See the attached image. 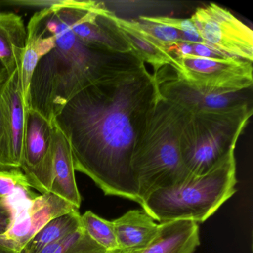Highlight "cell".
Here are the masks:
<instances>
[{
  "label": "cell",
  "mask_w": 253,
  "mask_h": 253,
  "mask_svg": "<svg viewBox=\"0 0 253 253\" xmlns=\"http://www.w3.org/2000/svg\"><path fill=\"white\" fill-rule=\"evenodd\" d=\"M159 97L146 64L132 52L120 54L54 119L70 143L75 171L89 177L105 195L140 204L131 158Z\"/></svg>",
  "instance_id": "cell-1"
},
{
  "label": "cell",
  "mask_w": 253,
  "mask_h": 253,
  "mask_svg": "<svg viewBox=\"0 0 253 253\" xmlns=\"http://www.w3.org/2000/svg\"><path fill=\"white\" fill-rule=\"evenodd\" d=\"M41 10L45 28L55 38L54 48L41 59L29 88V106L53 122L81 91L102 76L120 54L87 46L72 32L62 5Z\"/></svg>",
  "instance_id": "cell-2"
},
{
  "label": "cell",
  "mask_w": 253,
  "mask_h": 253,
  "mask_svg": "<svg viewBox=\"0 0 253 253\" xmlns=\"http://www.w3.org/2000/svg\"><path fill=\"white\" fill-rule=\"evenodd\" d=\"M190 113L160 96L137 138L131 171L140 205L152 192L191 176L182 158L181 137Z\"/></svg>",
  "instance_id": "cell-3"
},
{
  "label": "cell",
  "mask_w": 253,
  "mask_h": 253,
  "mask_svg": "<svg viewBox=\"0 0 253 253\" xmlns=\"http://www.w3.org/2000/svg\"><path fill=\"white\" fill-rule=\"evenodd\" d=\"M235 152L206 174L151 193L143 210L160 223L188 220L203 223L236 192Z\"/></svg>",
  "instance_id": "cell-4"
},
{
  "label": "cell",
  "mask_w": 253,
  "mask_h": 253,
  "mask_svg": "<svg viewBox=\"0 0 253 253\" xmlns=\"http://www.w3.org/2000/svg\"><path fill=\"white\" fill-rule=\"evenodd\" d=\"M253 112V106H246L190 114L181 137L182 158L189 174H206L235 152Z\"/></svg>",
  "instance_id": "cell-5"
},
{
  "label": "cell",
  "mask_w": 253,
  "mask_h": 253,
  "mask_svg": "<svg viewBox=\"0 0 253 253\" xmlns=\"http://www.w3.org/2000/svg\"><path fill=\"white\" fill-rule=\"evenodd\" d=\"M9 201L14 208L12 222L8 230L0 236V244L18 253L48 222L78 210L51 192L38 195L31 189L17 192Z\"/></svg>",
  "instance_id": "cell-6"
},
{
  "label": "cell",
  "mask_w": 253,
  "mask_h": 253,
  "mask_svg": "<svg viewBox=\"0 0 253 253\" xmlns=\"http://www.w3.org/2000/svg\"><path fill=\"white\" fill-rule=\"evenodd\" d=\"M153 75L160 96L190 114L253 106V88L224 91L201 88L182 79L171 66H165Z\"/></svg>",
  "instance_id": "cell-7"
},
{
  "label": "cell",
  "mask_w": 253,
  "mask_h": 253,
  "mask_svg": "<svg viewBox=\"0 0 253 253\" xmlns=\"http://www.w3.org/2000/svg\"><path fill=\"white\" fill-rule=\"evenodd\" d=\"M190 20L204 44L229 57L253 63V30L230 11L210 3L197 8Z\"/></svg>",
  "instance_id": "cell-8"
},
{
  "label": "cell",
  "mask_w": 253,
  "mask_h": 253,
  "mask_svg": "<svg viewBox=\"0 0 253 253\" xmlns=\"http://www.w3.org/2000/svg\"><path fill=\"white\" fill-rule=\"evenodd\" d=\"M171 67L182 79L201 88L224 91L253 88V63L246 60L188 55L174 58Z\"/></svg>",
  "instance_id": "cell-9"
},
{
  "label": "cell",
  "mask_w": 253,
  "mask_h": 253,
  "mask_svg": "<svg viewBox=\"0 0 253 253\" xmlns=\"http://www.w3.org/2000/svg\"><path fill=\"white\" fill-rule=\"evenodd\" d=\"M27 110L19 67L0 85V171L21 169Z\"/></svg>",
  "instance_id": "cell-10"
},
{
  "label": "cell",
  "mask_w": 253,
  "mask_h": 253,
  "mask_svg": "<svg viewBox=\"0 0 253 253\" xmlns=\"http://www.w3.org/2000/svg\"><path fill=\"white\" fill-rule=\"evenodd\" d=\"M54 124L29 106L26 112L23 170L31 187L51 192L54 181Z\"/></svg>",
  "instance_id": "cell-11"
},
{
  "label": "cell",
  "mask_w": 253,
  "mask_h": 253,
  "mask_svg": "<svg viewBox=\"0 0 253 253\" xmlns=\"http://www.w3.org/2000/svg\"><path fill=\"white\" fill-rule=\"evenodd\" d=\"M26 31L27 37L20 67V75L23 102L29 109V88L34 72L41 59L54 48L55 38L45 28L41 11L32 16Z\"/></svg>",
  "instance_id": "cell-12"
},
{
  "label": "cell",
  "mask_w": 253,
  "mask_h": 253,
  "mask_svg": "<svg viewBox=\"0 0 253 253\" xmlns=\"http://www.w3.org/2000/svg\"><path fill=\"white\" fill-rule=\"evenodd\" d=\"M107 17L114 23L120 36L130 51L146 64L153 67L154 73L165 66H172L174 58L150 35L142 31L134 20H126L108 10Z\"/></svg>",
  "instance_id": "cell-13"
},
{
  "label": "cell",
  "mask_w": 253,
  "mask_h": 253,
  "mask_svg": "<svg viewBox=\"0 0 253 253\" xmlns=\"http://www.w3.org/2000/svg\"><path fill=\"white\" fill-rule=\"evenodd\" d=\"M199 245V227L196 222L173 220L159 223L158 234L147 247L126 253H194Z\"/></svg>",
  "instance_id": "cell-14"
},
{
  "label": "cell",
  "mask_w": 253,
  "mask_h": 253,
  "mask_svg": "<svg viewBox=\"0 0 253 253\" xmlns=\"http://www.w3.org/2000/svg\"><path fill=\"white\" fill-rule=\"evenodd\" d=\"M54 181L51 192L79 210L82 198L75 179L72 148L67 137L54 121Z\"/></svg>",
  "instance_id": "cell-15"
},
{
  "label": "cell",
  "mask_w": 253,
  "mask_h": 253,
  "mask_svg": "<svg viewBox=\"0 0 253 253\" xmlns=\"http://www.w3.org/2000/svg\"><path fill=\"white\" fill-rule=\"evenodd\" d=\"M112 223L120 250L124 253L143 250L159 230V224L144 210H129Z\"/></svg>",
  "instance_id": "cell-16"
},
{
  "label": "cell",
  "mask_w": 253,
  "mask_h": 253,
  "mask_svg": "<svg viewBox=\"0 0 253 253\" xmlns=\"http://www.w3.org/2000/svg\"><path fill=\"white\" fill-rule=\"evenodd\" d=\"M27 31L20 16L0 13V61L11 74L21 66Z\"/></svg>",
  "instance_id": "cell-17"
},
{
  "label": "cell",
  "mask_w": 253,
  "mask_h": 253,
  "mask_svg": "<svg viewBox=\"0 0 253 253\" xmlns=\"http://www.w3.org/2000/svg\"><path fill=\"white\" fill-rule=\"evenodd\" d=\"M79 210L53 219L45 224L25 246L20 253H38L82 226Z\"/></svg>",
  "instance_id": "cell-18"
},
{
  "label": "cell",
  "mask_w": 253,
  "mask_h": 253,
  "mask_svg": "<svg viewBox=\"0 0 253 253\" xmlns=\"http://www.w3.org/2000/svg\"><path fill=\"white\" fill-rule=\"evenodd\" d=\"M117 252L110 253L105 250L81 226L63 239L47 246L38 253H115Z\"/></svg>",
  "instance_id": "cell-19"
},
{
  "label": "cell",
  "mask_w": 253,
  "mask_h": 253,
  "mask_svg": "<svg viewBox=\"0 0 253 253\" xmlns=\"http://www.w3.org/2000/svg\"><path fill=\"white\" fill-rule=\"evenodd\" d=\"M81 220L85 232L97 244L110 253L121 250L112 221L102 218L91 211L84 213Z\"/></svg>",
  "instance_id": "cell-20"
},
{
  "label": "cell",
  "mask_w": 253,
  "mask_h": 253,
  "mask_svg": "<svg viewBox=\"0 0 253 253\" xmlns=\"http://www.w3.org/2000/svg\"><path fill=\"white\" fill-rule=\"evenodd\" d=\"M139 18L146 21L152 22V23L165 25L175 29L180 33L182 41L184 42H191V43H204L190 18L180 19L168 17H150V16H140Z\"/></svg>",
  "instance_id": "cell-21"
},
{
  "label": "cell",
  "mask_w": 253,
  "mask_h": 253,
  "mask_svg": "<svg viewBox=\"0 0 253 253\" xmlns=\"http://www.w3.org/2000/svg\"><path fill=\"white\" fill-rule=\"evenodd\" d=\"M134 20L142 31L150 35L166 51L170 45L182 41L180 33L172 28L140 18L138 20Z\"/></svg>",
  "instance_id": "cell-22"
},
{
  "label": "cell",
  "mask_w": 253,
  "mask_h": 253,
  "mask_svg": "<svg viewBox=\"0 0 253 253\" xmlns=\"http://www.w3.org/2000/svg\"><path fill=\"white\" fill-rule=\"evenodd\" d=\"M29 187L30 185L21 169L0 171V199H6Z\"/></svg>",
  "instance_id": "cell-23"
},
{
  "label": "cell",
  "mask_w": 253,
  "mask_h": 253,
  "mask_svg": "<svg viewBox=\"0 0 253 253\" xmlns=\"http://www.w3.org/2000/svg\"><path fill=\"white\" fill-rule=\"evenodd\" d=\"M12 204L7 199H0V236L5 233L11 226L13 218Z\"/></svg>",
  "instance_id": "cell-24"
},
{
  "label": "cell",
  "mask_w": 253,
  "mask_h": 253,
  "mask_svg": "<svg viewBox=\"0 0 253 253\" xmlns=\"http://www.w3.org/2000/svg\"><path fill=\"white\" fill-rule=\"evenodd\" d=\"M192 54L196 57H205V58L213 59H227L233 58L229 57L217 50L214 49L212 47L209 46L204 43H192Z\"/></svg>",
  "instance_id": "cell-25"
},
{
  "label": "cell",
  "mask_w": 253,
  "mask_h": 253,
  "mask_svg": "<svg viewBox=\"0 0 253 253\" xmlns=\"http://www.w3.org/2000/svg\"><path fill=\"white\" fill-rule=\"evenodd\" d=\"M8 76H9V74L7 72L6 69L2 64V62L0 61V85L7 79Z\"/></svg>",
  "instance_id": "cell-26"
},
{
  "label": "cell",
  "mask_w": 253,
  "mask_h": 253,
  "mask_svg": "<svg viewBox=\"0 0 253 253\" xmlns=\"http://www.w3.org/2000/svg\"><path fill=\"white\" fill-rule=\"evenodd\" d=\"M0 253H18L15 250L9 248V247H5V246L0 244Z\"/></svg>",
  "instance_id": "cell-27"
},
{
  "label": "cell",
  "mask_w": 253,
  "mask_h": 253,
  "mask_svg": "<svg viewBox=\"0 0 253 253\" xmlns=\"http://www.w3.org/2000/svg\"><path fill=\"white\" fill-rule=\"evenodd\" d=\"M116 253H123V252L122 251H118V252H117Z\"/></svg>",
  "instance_id": "cell-28"
}]
</instances>
